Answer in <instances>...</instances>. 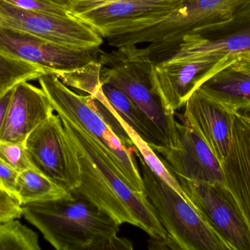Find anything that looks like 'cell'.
<instances>
[{
	"label": "cell",
	"instance_id": "5bb4252c",
	"mask_svg": "<svg viewBox=\"0 0 250 250\" xmlns=\"http://www.w3.org/2000/svg\"><path fill=\"white\" fill-rule=\"evenodd\" d=\"M185 107V113L177 117L198 132L222 164L230 151L235 114L222 108L198 89L188 98Z\"/></svg>",
	"mask_w": 250,
	"mask_h": 250
},
{
	"label": "cell",
	"instance_id": "3957f363",
	"mask_svg": "<svg viewBox=\"0 0 250 250\" xmlns=\"http://www.w3.org/2000/svg\"><path fill=\"white\" fill-rule=\"evenodd\" d=\"M144 183V193L163 227L173 250H236L219 233L201 211L153 173L135 147Z\"/></svg>",
	"mask_w": 250,
	"mask_h": 250
},
{
	"label": "cell",
	"instance_id": "9c48e42d",
	"mask_svg": "<svg viewBox=\"0 0 250 250\" xmlns=\"http://www.w3.org/2000/svg\"><path fill=\"white\" fill-rule=\"evenodd\" d=\"M0 51L60 76L98 61L99 48L77 49L0 25Z\"/></svg>",
	"mask_w": 250,
	"mask_h": 250
},
{
	"label": "cell",
	"instance_id": "277c9868",
	"mask_svg": "<svg viewBox=\"0 0 250 250\" xmlns=\"http://www.w3.org/2000/svg\"><path fill=\"white\" fill-rule=\"evenodd\" d=\"M101 81L125 93L152 125L164 148L176 143L174 113L166 110L151 89V63L135 52L134 46L123 47L112 53H100Z\"/></svg>",
	"mask_w": 250,
	"mask_h": 250
},
{
	"label": "cell",
	"instance_id": "d4e9b609",
	"mask_svg": "<svg viewBox=\"0 0 250 250\" xmlns=\"http://www.w3.org/2000/svg\"><path fill=\"white\" fill-rule=\"evenodd\" d=\"M19 175L17 171L0 160V189H3L17 199V182Z\"/></svg>",
	"mask_w": 250,
	"mask_h": 250
},
{
	"label": "cell",
	"instance_id": "5b68a950",
	"mask_svg": "<svg viewBox=\"0 0 250 250\" xmlns=\"http://www.w3.org/2000/svg\"><path fill=\"white\" fill-rule=\"evenodd\" d=\"M41 88L62 119L76 125L98 142L135 192H144V183L132 151L93 108L87 95H80L63 83L54 73L45 72L38 79Z\"/></svg>",
	"mask_w": 250,
	"mask_h": 250
},
{
	"label": "cell",
	"instance_id": "30bf717a",
	"mask_svg": "<svg viewBox=\"0 0 250 250\" xmlns=\"http://www.w3.org/2000/svg\"><path fill=\"white\" fill-rule=\"evenodd\" d=\"M176 177L188 199L219 233L236 250H250L249 230L224 183H203Z\"/></svg>",
	"mask_w": 250,
	"mask_h": 250
},
{
	"label": "cell",
	"instance_id": "7c38bea8",
	"mask_svg": "<svg viewBox=\"0 0 250 250\" xmlns=\"http://www.w3.org/2000/svg\"><path fill=\"white\" fill-rule=\"evenodd\" d=\"M219 62L212 58L161 60L151 63V89L166 110L174 113L214 72Z\"/></svg>",
	"mask_w": 250,
	"mask_h": 250
},
{
	"label": "cell",
	"instance_id": "ffe728a7",
	"mask_svg": "<svg viewBox=\"0 0 250 250\" xmlns=\"http://www.w3.org/2000/svg\"><path fill=\"white\" fill-rule=\"evenodd\" d=\"M45 73L40 66L0 51V93L20 82L38 79Z\"/></svg>",
	"mask_w": 250,
	"mask_h": 250
},
{
	"label": "cell",
	"instance_id": "44dd1931",
	"mask_svg": "<svg viewBox=\"0 0 250 250\" xmlns=\"http://www.w3.org/2000/svg\"><path fill=\"white\" fill-rule=\"evenodd\" d=\"M118 118L120 123H122L123 127L125 128V130L129 135V137L133 142L135 148L142 157L143 159L144 160L146 164L148 166V168L153 173H155L163 182H166L170 187L173 188L175 191H176L179 195H182L186 199L189 200L185 195L183 189H182V186H181L179 181L176 179V176L173 174L172 170L169 168L167 163L163 159V158L158 157L154 149L146 142H145L141 136H138L136 132L132 128L129 127L119 115Z\"/></svg>",
	"mask_w": 250,
	"mask_h": 250
},
{
	"label": "cell",
	"instance_id": "8fae6325",
	"mask_svg": "<svg viewBox=\"0 0 250 250\" xmlns=\"http://www.w3.org/2000/svg\"><path fill=\"white\" fill-rule=\"evenodd\" d=\"M183 0H122L74 16L90 25L103 38L133 32L155 23L175 10Z\"/></svg>",
	"mask_w": 250,
	"mask_h": 250
},
{
	"label": "cell",
	"instance_id": "cb8c5ba5",
	"mask_svg": "<svg viewBox=\"0 0 250 250\" xmlns=\"http://www.w3.org/2000/svg\"><path fill=\"white\" fill-rule=\"evenodd\" d=\"M22 216L23 209L19 200L0 189V224L18 220Z\"/></svg>",
	"mask_w": 250,
	"mask_h": 250
},
{
	"label": "cell",
	"instance_id": "52a82bcc",
	"mask_svg": "<svg viewBox=\"0 0 250 250\" xmlns=\"http://www.w3.org/2000/svg\"><path fill=\"white\" fill-rule=\"evenodd\" d=\"M0 25L77 49L99 48L104 44L98 31L73 15L60 16L25 10L4 0H0Z\"/></svg>",
	"mask_w": 250,
	"mask_h": 250
},
{
	"label": "cell",
	"instance_id": "4316f807",
	"mask_svg": "<svg viewBox=\"0 0 250 250\" xmlns=\"http://www.w3.org/2000/svg\"><path fill=\"white\" fill-rule=\"evenodd\" d=\"M13 88L0 93V136L4 127L7 109L13 93Z\"/></svg>",
	"mask_w": 250,
	"mask_h": 250
},
{
	"label": "cell",
	"instance_id": "4fadbf2b",
	"mask_svg": "<svg viewBox=\"0 0 250 250\" xmlns=\"http://www.w3.org/2000/svg\"><path fill=\"white\" fill-rule=\"evenodd\" d=\"M179 119L181 122L176 121V145L154 151L176 176L192 182L224 183L221 163L198 132Z\"/></svg>",
	"mask_w": 250,
	"mask_h": 250
},
{
	"label": "cell",
	"instance_id": "d6986e66",
	"mask_svg": "<svg viewBox=\"0 0 250 250\" xmlns=\"http://www.w3.org/2000/svg\"><path fill=\"white\" fill-rule=\"evenodd\" d=\"M70 194L33 167L19 173L17 196L22 205L58 199Z\"/></svg>",
	"mask_w": 250,
	"mask_h": 250
},
{
	"label": "cell",
	"instance_id": "9a60e30c",
	"mask_svg": "<svg viewBox=\"0 0 250 250\" xmlns=\"http://www.w3.org/2000/svg\"><path fill=\"white\" fill-rule=\"evenodd\" d=\"M54 113L42 88L28 82H20L13 88L0 140L24 142Z\"/></svg>",
	"mask_w": 250,
	"mask_h": 250
},
{
	"label": "cell",
	"instance_id": "7a4b0ae2",
	"mask_svg": "<svg viewBox=\"0 0 250 250\" xmlns=\"http://www.w3.org/2000/svg\"><path fill=\"white\" fill-rule=\"evenodd\" d=\"M23 216L57 250H132L118 236L121 225L74 194L22 205Z\"/></svg>",
	"mask_w": 250,
	"mask_h": 250
},
{
	"label": "cell",
	"instance_id": "e0dca14e",
	"mask_svg": "<svg viewBox=\"0 0 250 250\" xmlns=\"http://www.w3.org/2000/svg\"><path fill=\"white\" fill-rule=\"evenodd\" d=\"M229 113L250 107V73L234 65H223L198 88Z\"/></svg>",
	"mask_w": 250,
	"mask_h": 250
},
{
	"label": "cell",
	"instance_id": "2e32d148",
	"mask_svg": "<svg viewBox=\"0 0 250 250\" xmlns=\"http://www.w3.org/2000/svg\"><path fill=\"white\" fill-rule=\"evenodd\" d=\"M224 184L250 233V125L235 114L230 151L222 163Z\"/></svg>",
	"mask_w": 250,
	"mask_h": 250
},
{
	"label": "cell",
	"instance_id": "8992f818",
	"mask_svg": "<svg viewBox=\"0 0 250 250\" xmlns=\"http://www.w3.org/2000/svg\"><path fill=\"white\" fill-rule=\"evenodd\" d=\"M32 167L68 192L80 183V167L61 117L52 114L24 142Z\"/></svg>",
	"mask_w": 250,
	"mask_h": 250
},
{
	"label": "cell",
	"instance_id": "ac0fdd59",
	"mask_svg": "<svg viewBox=\"0 0 250 250\" xmlns=\"http://www.w3.org/2000/svg\"><path fill=\"white\" fill-rule=\"evenodd\" d=\"M100 90L119 116L154 151L164 148L149 120L121 91L101 82Z\"/></svg>",
	"mask_w": 250,
	"mask_h": 250
},
{
	"label": "cell",
	"instance_id": "ba28073f",
	"mask_svg": "<svg viewBox=\"0 0 250 250\" xmlns=\"http://www.w3.org/2000/svg\"><path fill=\"white\" fill-rule=\"evenodd\" d=\"M250 51V6L231 19L210 25L182 38L167 60L212 58L217 66L233 63L238 56ZM166 60V59H165Z\"/></svg>",
	"mask_w": 250,
	"mask_h": 250
},
{
	"label": "cell",
	"instance_id": "484cf974",
	"mask_svg": "<svg viewBox=\"0 0 250 250\" xmlns=\"http://www.w3.org/2000/svg\"><path fill=\"white\" fill-rule=\"evenodd\" d=\"M67 6L70 14L75 16L100 6L122 0H60Z\"/></svg>",
	"mask_w": 250,
	"mask_h": 250
},
{
	"label": "cell",
	"instance_id": "7402d4cb",
	"mask_svg": "<svg viewBox=\"0 0 250 250\" xmlns=\"http://www.w3.org/2000/svg\"><path fill=\"white\" fill-rule=\"evenodd\" d=\"M35 232L18 220L0 224V250H41Z\"/></svg>",
	"mask_w": 250,
	"mask_h": 250
},
{
	"label": "cell",
	"instance_id": "603a6c76",
	"mask_svg": "<svg viewBox=\"0 0 250 250\" xmlns=\"http://www.w3.org/2000/svg\"><path fill=\"white\" fill-rule=\"evenodd\" d=\"M0 160L19 173L32 167L24 142L0 140Z\"/></svg>",
	"mask_w": 250,
	"mask_h": 250
},
{
	"label": "cell",
	"instance_id": "f1b7e54d",
	"mask_svg": "<svg viewBox=\"0 0 250 250\" xmlns=\"http://www.w3.org/2000/svg\"><path fill=\"white\" fill-rule=\"evenodd\" d=\"M237 114L250 125V107L238 112Z\"/></svg>",
	"mask_w": 250,
	"mask_h": 250
},
{
	"label": "cell",
	"instance_id": "83f0119b",
	"mask_svg": "<svg viewBox=\"0 0 250 250\" xmlns=\"http://www.w3.org/2000/svg\"><path fill=\"white\" fill-rule=\"evenodd\" d=\"M232 64L239 68L250 73V51L238 56Z\"/></svg>",
	"mask_w": 250,
	"mask_h": 250
},
{
	"label": "cell",
	"instance_id": "6da1fadb",
	"mask_svg": "<svg viewBox=\"0 0 250 250\" xmlns=\"http://www.w3.org/2000/svg\"><path fill=\"white\" fill-rule=\"evenodd\" d=\"M62 121L80 167V183L70 193L90 201L120 225L140 227L151 239L166 242L172 250L167 233L144 192L131 188L89 134L67 120Z\"/></svg>",
	"mask_w": 250,
	"mask_h": 250
}]
</instances>
